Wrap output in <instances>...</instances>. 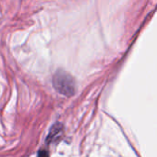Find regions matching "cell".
<instances>
[{
    "instance_id": "6da1fadb",
    "label": "cell",
    "mask_w": 157,
    "mask_h": 157,
    "mask_svg": "<svg viewBox=\"0 0 157 157\" xmlns=\"http://www.w3.org/2000/svg\"><path fill=\"white\" fill-rule=\"evenodd\" d=\"M54 88L65 96H71L75 93V82L73 78L64 70H57L53 77Z\"/></svg>"
},
{
    "instance_id": "7a4b0ae2",
    "label": "cell",
    "mask_w": 157,
    "mask_h": 157,
    "mask_svg": "<svg viewBox=\"0 0 157 157\" xmlns=\"http://www.w3.org/2000/svg\"><path fill=\"white\" fill-rule=\"evenodd\" d=\"M62 132H63V126L60 123L55 124L52 127V128L47 136V142L49 143V142H54L56 140H58L60 139Z\"/></svg>"
},
{
    "instance_id": "3957f363",
    "label": "cell",
    "mask_w": 157,
    "mask_h": 157,
    "mask_svg": "<svg viewBox=\"0 0 157 157\" xmlns=\"http://www.w3.org/2000/svg\"><path fill=\"white\" fill-rule=\"evenodd\" d=\"M38 157H49L48 151L44 150H41L38 153Z\"/></svg>"
}]
</instances>
